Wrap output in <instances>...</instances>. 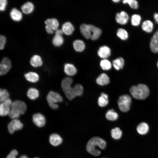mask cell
<instances>
[{"label": "cell", "mask_w": 158, "mask_h": 158, "mask_svg": "<svg viewBox=\"0 0 158 158\" xmlns=\"http://www.w3.org/2000/svg\"><path fill=\"white\" fill-rule=\"evenodd\" d=\"M100 64L102 68L104 70H109L111 67V64L110 61L106 59L102 60L100 61Z\"/></svg>", "instance_id": "37"}, {"label": "cell", "mask_w": 158, "mask_h": 158, "mask_svg": "<svg viewBox=\"0 0 158 158\" xmlns=\"http://www.w3.org/2000/svg\"><path fill=\"white\" fill-rule=\"evenodd\" d=\"M130 92L134 98L138 99H145L148 96L150 93L148 88L144 84L132 86Z\"/></svg>", "instance_id": "4"}, {"label": "cell", "mask_w": 158, "mask_h": 158, "mask_svg": "<svg viewBox=\"0 0 158 158\" xmlns=\"http://www.w3.org/2000/svg\"><path fill=\"white\" fill-rule=\"evenodd\" d=\"M6 42L5 37L2 35L0 36V49L2 50L4 49Z\"/></svg>", "instance_id": "40"}, {"label": "cell", "mask_w": 158, "mask_h": 158, "mask_svg": "<svg viewBox=\"0 0 158 158\" xmlns=\"http://www.w3.org/2000/svg\"><path fill=\"white\" fill-rule=\"evenodd\" d=\"M35 158H37V157H35Z\"/></svg>", "instance_id": "48"}, {"label": "cell", "mask_w": 158, "mask_h": 158, "mask_svg": "<svg viewBox=\"0 0 158 158\" xmlns=\"http://www.w3.org/2000/svg\"><path fill=\"white\" fill-rule=\"evenodd\" d=\"M52 43L55 46H60L63 42L62 35L55 34L52 40Z\"/></svg>", "instance_id": "34"}, {"label": "cell", "mask_w": 158, "mask_h": 158, "mask_svg": "<svg viewBox=\"0 0 158 158\" xmlns=\"http://www.w3.org/2000/svg\"><path fill=\"white\" fill-rule=\"evenodd\" d=\"M61 30L65 34L67 35H70L73 32L74 28L71 23L67 22L62 25Z\"/></svg>", "instance_id": "16"}, {"label": "cell", "mask_w": 158, "mask_h": 158, "mask_svg": "<svg viewBox=\"0 0 158 158\" xmlns=\"http://www.w3.org/2000/svg\"><path fill=\"white\" fill-rule=\"evenodd\" d=\"M30 63L32 66L36 68L41 66L42 65L43 62L40 56L35 55L31 58Z\"/></svg>", "instance_id": "23"}, {"label": "cell", "mask_w": 158, "mask_h": 158, "mask_svg": "<svg viewBox=\"0 0 158 158\" xmlns=\"http://www.w3.org/2000/svg\"><path fill=\"white\" fill-rule=\"evenodd\" d=\"M12 102L10 99L0 104V115L4 116L8 115L11 109Z\"/></svg>", "instance_id": "8"}, {"label": "cell", "mask_w": 158, "mask_h": 158, "mask_svg": "<svg viewBox=\"0 0 158 158\" xmlns=\"http://www.w3.org/2000/svg\"><path fill=\"white\" fill-rule=\"evenodd\" d=\"M120 1V0H113V1L114 2H118Z\"/></svg>", "instance_id": "46"}, {"label": "cell", "mask_w": 158, "mask_h": 158, "mask_svg": "<svg viewBox=\"0 0 158 158\" xmlns=\"http://www.w3.org/2000/svg\"><path fill=\"white\" fill-rule=\"evenodd\" d=\"M91 32V39L92 40L97 39L100 36L102 31L100 29L95 26L90 25Z\"/></svg>", "instance_id": "21"}, {"label": "cell", "mask_w": 158, "mask_h": 158, "mask_svg": "<svg viewBox=\"0 0 158 158\" xmlns=\"http://www.w3.org/2000/svg\"><path fill=\"white\" fill-rule=\"evenodd\" d=\"M34 9V5L30 2H27L23 4L21 7L22 12L25 14L31 13Z\"/></svg>", "instance_id": "26"}, {"label": "cell", "mask_w": 158, "mask_h": 158, "mask_svg": "<svg viewBox=\"0 0 158 158\" xmlns=\"http://www.w3.org/2000/svg\"><path fill=\"white\" fill-rule=\"evenodd\" d=\"M18 152L16 150H13L7 156L6 158H16V156L18 155Z\"/></svg>", "instance_id": "42"}, {"label": "cell", "mask_w": 158, "mask_h": 158, "mask_svg": "<svg viewBox=\"0 0 158 158\" xmlns=\"http://www.w3.org/2000/svg\"><path fill=\"white\" fill-rule=\"evenodd\" d=\"M10 94L5 89H0V102L2 103L10 99Z\"/></svg>", "instance_id": "35"}, {"label": "cell", "mask_w": 158, "mask_h": 158, "mask_svg": "<svg viewBox=\"0 0 158 158\" xmlns=\"http://www.w3.org/2000/svg\"><path fill=\"white\" fill-rule=\"evenodd\" d=\"M63 32L61 29H58L55 31V34L62 35Z\"/></svg>", "instance_id": "43"}, {"label": "cell", "mask_w": 158, "mask_h": 158, "mask_svg": "<svg viewBox=\"0 0 158 158\" xmlns=\"http://www.w3.org/2000/svg\"><path fill=\"white\" fill-rule=\"evenodd\" d=\"M153 17L155 22L158 24V13H155L154 14Z\"/></svg>", "instance_id": "44"}, {"label": "cell", "mask_w": 158, "mask_h": 158, "mask_svg": "<svg viewBox=\"0 0 158 158\" xmlns=\"http://www.w3.org/2000/svg\"><path fill=\"white\" fill-rule=\"evenodd\" d=\"M106 145V142L104 140L99 137H95L90 139L87 142L86 150L90 154L98 156L101 154L100 151L98 148L104 149Z\"/></svg>", "instance_id": "2"}, {"label": "cell", "mask_w": 158, "mask_h": 158, "mask_svg": "<svg viewBox=\"0 0 158 158\" xmlns=\"http://www.w3.org/2000/svg\"><path fill=\"white\" fill-rule=\"evenodd\" d=\"M26 109L27 106L24 102L20 100H15L12 102L8 115L12 119H17L20 115L25 113Z\"/></svg>", "instance_id": "3"}, {"label": "cell", "mask_w": 158, "mask_h": 158, "mask_svg": "<svg viewBox=\"0 0 158 158\" xmlns=\"http://www.w3.org/2000/svg\"><path fill=\"white\" fill-rule=\"evenodd\" d=\"M149 127L145 122H142L138 126L136 130L138 133L143 135L146 134L148 131Z\"/></svg>", "instance_id": "25"}, {"label": "cell", "mask_w": 158, "mask_h": 158, "mask_svg": "<svg viewBox=\"0 0 158 158\" xmlns=\"http://www.w3.org/2000/svg\"><path fill=\"white\" fill-rule=\"evenodd\" d=\"M111 136L113 138L116 140L120 139L121 137L122 132L118 127L112 129L111 131Z\"/></svg>", "instance_id": "36"}, {"label": "cell", "mask_w": 158, "mask_h": 158, "mask_svg": "<svg viewBox=\"0 0 158 158\" xmlns=\"http://www.w3.org/2000/svg\"><path fill=\"white\" fill-rule=\"evenodd\" d=\"M141 28L143 30L147 33L152 32L154 28L153 23L150 20H146L142 23Z\"/></svg>", "instance_id": "18"}, {"label": "cell", "mask_w": 158, "mask_h": 158, "mask_svg": "<svg viewBox=\"0 0 158 158\" xmlns=\"http://www.w3.org/2000/svg\"><path fill=\"white\" fill-rule=\"evenodd\" d=\"M80 30L81 33L85 38L87 39L91 38V32L89 24H82L80 26Z\"/></svg>", "instance_id": "14"}, {"label": "cell", "mask_w": 158, "mask_h": 158, "mask_svg": "<svg viewBox=\"0 0 158 158\" xmlns=\"http://www.w3.org/2000/svg\"><path fill=\"white\" fill-rule=\"evenodd\" d=\"M124 64V60L121 57H118L113 61V65L115 68L119 70L123 67Z\"/></svg>", "instance_id": "29"}, {"label": "cell", "mask_w": 158, "mask_h": 158, "mask_svg": "<svg viewBox=\"0 0 158 158\" xmlns=\"http://www.w3.org/2000/svg\"><path fill=\"white\" fill-rule=\"evenodd\" d=\"M44 23L46 24V30L49 34L53 33L54 30L56 31L58 29L59 23L58 20L56 18L48 19L45 21Z\"/></svg>", "instance_id": "6"}, {"label": "cell", "mask_w": 158, "mask_h": 158, "mask_svg": "<svg viewBox=\"0 0 158 158\" xmlns=\"http://www.w3.org/2000/svg\"><path fill=\"white\" fill-rule=\"evenodd\" d=\"M117 102L119 109L122 111L126 112L129 110L131 99L129 95H124L121 96L118 98Z\"/></svg>", "instance_id": "5"}, {"label": "cell", "mask_w": 158, "mask_h": 158, "mask_svg": "<svg viewBox=\"0 0 158 158\" xmlns=\"http://www.w3.org/2000/svg\"><path fill=\"white\" fill-rule=\"evenodd\" d=\"M47 97L55 103L63 101L62 97L58 93L53 91L49 92Z\"/></svg>", "instance_id": "17"}, {"label": "cell", "mask_w": 158, "mask_h": 158, "mask_svg": "<svg viewBox=\"0 0 158 158\" xmlns=\"http://www.w3.org/2000/svg\"><path fill=\"white\" fill-rule=\"evenodd\" d=\"M108 98V95L103 92L102 93L98 99V103L99 105L102 107L106 106L109 103Z\"/></svg>", "instance_id": "27"}, {"label": "cell", "mask_w": 158, "mask_h": 158, "mask_svg": "<svg viewBox=\"0 0 158 158\" xmlns=\"http://www.w3.org/2000/svg\"><path fill=\"white\" fill-rule=\"evenodd\" d=\"M49 142L52 145L56 146L59 145L62 143V139L58 134L54 133L50 135Z\"/></svg>", "instance_id": "15"}, {"label": "cell", "mask_w": 158, "mask_h": 158, "mask_svg": "<svg viewBox=\"0 0 158 158\" xmlns=\"http://www.w3.org/2000/svg\"><path fill=\"white\" fill-rule=\"evenodd\" d=\"M24 77L27 80L32 83L36 82L39 79L38 75L33 72H30L25 73L24 75Z\"/></svg>", "instance_id": "24"}, {"label": "cell", "mask_w": 158, "mask_h": 158, "mask_svg": "<svg viewBox=\"0 0 158 158\" xmlns=\"http://www.w3.org/2000/svg\"><path fill=\"white\" fill-rule=\"evenodd\" d=\"M116 35L120 39L123 40H127L128 37V32L126 30L123 28L118 29Z\"/></svg>", "instance_id": "31"}, {"label": "cell", "mask_w": 158, "mask_h": 158, "mask_svg": "<svg viewBox=\"0 0 158 158\" xmlns=\"http://www.w3.org/2000/svg\"><path fill=\"white\" fill-rule=\"evenodd\" d=\"M122 2L124 4H128L130 7L133 9H137L138 7V3L135 0H123Z\"/></svg>", "instance_id": "38"}, {"label": "cell", "mask_w": 158, "mask_h": 158, "mask_svg": "<svg viewBox=\"0 0 158 158\" xmlns=\"http://www.w3.org/2000/svg\"><path fill=\"white\" fill-rule=\"evenodd\" d=\"M7 4V1L6 0H0V10L3 11L5 10Z\"/></svg>", "instance_id": "41"}, {"label": "cell", "mask_w": 158, "mask_h": 158, "mask_svg": "<svg viewBox=\"0 0 158 158\" xmlns=\"http://www.w3.org/2000/svg\"><path fill=\"white\" fill-rule=\"evenodd\" d=\"M39 95V91L35 88L29 89L27 92L28 97L31 99L34 100L38 97Z\"/></svg>", "instance_id": "30"}, {"label": "cell", "mask_w": 158, "mask_h": 158, "mask_svg": "<svg viewBox=\"0 0 158 158\" xmlns=\"http://www.w3.org/2000/svg\"><path fill=\"white\" fill-rule=\"evenodd\" d=\"M106 117L108 120L114 121L118 118V115L113 109H111L109 110L106 113Z\"/></svg>", "instance_id": "32"}, {"label": "cell", "mask_w": 158, "mask_h": 158, "mask_svg": "<svg viewBox=\"0 0 158 158\" xmlns=\"http://www.w3.org/2000/svg\"><path fill=\"white\" fill-rule=\"evenodd\" d=\"M111 53L110 48L106 46H102L99 48L97 52L98 55L101 58L105 59L109 57Z\"/></svg>", "instance_id": "13"}, {"label": "cell", "mask_w": 158, "mask_h": 158, "mask_svg": "<svg viewBox=\"0 0 158 158\" xmlns=\"http://www.w3.org/2000/svg\"><path fill=\"white\" fill-rule=\"evenodd\" d=\"M20 158H28L27 156L26 155H22L21 156Z\"/></svg>", "instance_id": "45"}, {"label": "cell", "mask_w": 158, "mask_h": 158, "mask_svg": "<svg viewBox=\"0 0 158 158\" xmlns=\"http://www.w3.org/2000/svg\"><path fill=\"white\" fill-rule=\"evenodd\" d=\"M10 16L13 20L16 21H20L22 18L21 12L15 8L11 10L10 13Z\"/></svg>", "instance_id": "22"}, {"label": "cell", "mask_w": 158, "mask_h": 158, "mask_svg": "<svg viewBox=\"0 0 158 158\" xmlns=\"http://www.w3.org/2000/svg\"><path fill=\"white\" fill-rule=\"evenodd\" d=\"M11 66L12 64L10 59L6 57H4L0 64V75L6 74L9 71Z\"/></svg>", "instance_id": "7"}, {"label": "cell", "mask_w": 158, "mask_h": 158, "mask_svg": "<svg viewBox=\"0 0 158 158\" xmlns=\"http://www.w3.org/2000/svg\"><path fill=\"white\" fill-rule=\"evenodd\" d=\"M23 125L21 121L17 119H13L8 124V128L10 134H13L15 131L21 129Z\"/></svg>", "instance_id": "9"}, {"label": "cell", "mask_w": 158, "mask_h": 158, "mask_svg": "<svg viewBox=\"0 0 158 158\" xmlns=\"http://www.w3.org/2000/svg\"><path fill=\"white\" fill-rule=\"evenodd\" d=\"M47 99L48 105L51 109L54 110H56L58 109L59 107L57 104L47 97Z\"/></svg>", "instance_id": "39"}, {"label": "cell", "mask_w": 158, "mask_h": 158, "mask_svg": "<svg viewBox=\"0 0 158 158\" xmlns=\"http://www.w3.org/2000/svg\"><path fill=\"white\" fill-rule=\"evenodd\" d=\"M141 20V17L140 15L138 14H134L132 16L131 18V24L133 26H138L140 25Z\"/></svg>", "instance_id": "33"}, {"label": "cell", "mask_w": 158, "mask_h": 158, "mask_svg": "<svg viewBox=\"0 0 158 158\" xmlns=\"http://www.w3.org/2000/svg\"><path fill=\"white\" fill-rule=\"evenodd\" d=\"M64 71L68 75L72 76L76 74L77 70L73 64L68 63L64 65Z\"/></svg>", "instance_id": "20"}, {"label": "cell", "mask_w": 158, "mask_h": 158, "mask_svg": "<svg viewBox=\"0 0 158 158\" xmlns=\"http://www.w3.org/2000/svg\"><path fill=\"white\" fill-rule=\"evenodd\" d=\"M73 79L69 77L63 79L61 83V87L66 97L71 100L77 96H81L83 92V88L80 84H77L73 87H71Z\"/></svg>", "instance_id": "1"}, {"label": "cell", "mask_w": 158, "mask_h": 158, "mask_svg": "<svg viewBox=\"0 0 158 158\" xmlns=\"http://www.w3.org/2000/svg\"><path fill=\"white\" fill-rule=\"evenodd\" d=\"M115 19L118 23L124 25L128 23L129 19V16L126 12L122 11L116 14Z\"/></svg>", "instance_id": "10"}, {"label": "cell", "mask_w": 158, "mask_h": 158, "mask_svg": "<svg viewBox=\"0 0 158 158\" xmlns=\"http://www.w3.org/2000/svg\"><path fill=\"white\" fill-rule=\"evenodd\" d=\"M73 46L74 49L78 52H81L84 49L85 45L84 42L82 40H78L73 42Z\"/></svg>", "instance_id": "28"}, {"label": "cell", "mask_w": 158, "mask_h": 158, "mask_svg": "<svg viewBox=\"0 0 158 158\" xmlns=\"http://www.w3.org/2000/svg\"><path fill=\"white\" fill-rule=\"evenodd\" d=\"M32 121L37 126L42 127L44 126L46 123V119L42 114L37 113L32 116Z\"/></svg>", "instance_id": "12"}, {"label": "cell", "mask_w": 158, "mask_h": 158, "mask_svg": "<svg viewBox=\"0 0 158 158\" xmlns=\"http://www.w3.org/2000/svg\"><path fill=\"white\" fill-rule=\"evenodd\" d=\"M109 77L104 73L101 74L96 79L97 83L102 86L107 85L109 83Z\"/></svg>", "instance_id": "19"}, {"label": "cell", "mask_w": 158, "mask_h": 158, "mask_svg": "<svg viewBox=\"0 0 158 158\" xmlns=\"http://www.w3.org/2000/svg\"><path fill=\"white\" fill-rule=\"evenodd\" d=\"M150 47L153 53H158V30L154 33L151 39Z\"/></svg>", "instance_id": "11"}, {"label": "cell", "mask_w": 158, "mask_h": 158, "mask_svg": "<svg viewBox=\"0 0 158 158\" xmlns=\"http://www.w3.org/2000/svg\"><path fill=\"white\" fill-rule=\"evenodd\" d=\"M157 67L158 68V61L157 62Z\"/></svg>", "instance_id": "47"}]
</instances>
